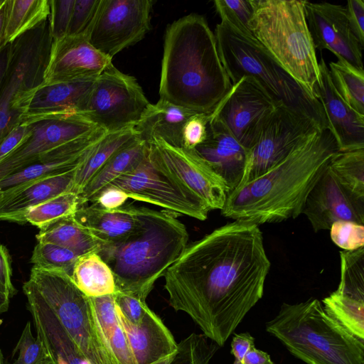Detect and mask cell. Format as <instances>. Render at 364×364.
I'll return each instance as SVG.
<instances>
[{"label":"cell","mask_w":364,"mask_h":364,"mask_svg":"<svg viewBox=\"0 0 364 364\" xmlns=\"http://www.w3.org/2000/svg\"><path fill=\"white\" fill-rule=\"evenodd\" d=\"M32 124L16 125L0 144V162L18 147L31 134Z\"/></svg>","instance_id":"f907efd6"},{"label":"cell","mask_w":364,"mask_h":364,"mask_svg":"<svg viewBox=\"0 0 364 364\" xmlns=\"http://www.w3.org/2000/svg\"><path fill=\"white\" fill-rule=\"evenodd\" d=\"M85 36L51 39L40 86L95 80L112 65Z\"/></svg>","instance_id":"e0dca14e"},{"label":"cell","mask_w":364,"mask_h":364,"mask_svg":"<svg viewBox=\"0 0 364 364\" xmlns=\"http://www.w3.org/2000/svg\"><path fill=\"white\" fill-rule=\"evenodd\" d=\"M128 195L122 189L108 186L102 189L90 202L98 207L107 210H112L123 206Z\"/></svg>","instance_id":"7dc6e473"},{"label":"cell","mask_w":364,"mask_h":364,"mask_svg":"<svg viewBox=\"0 0 364 364\" xmlns=\"http://www.w3.org/2000/svg\"><path fill=\"white\" fill-rule=\"evenodd\" d=\"M13 44L0 48V90L9 70L13 58Z\"/></svg>","instance_id":"11a10c76"},{"label":"cell","mask_w":364,"mask_h":364,"mask_svg":"<svg viewBox=\"0 0 364 364\" xmlns=\"http://www.w3.org/2000/svg\"><path fill=\"white\" fill-rule=\"evenodd\" d=\"M231 87L215 34L203 16L191 14L167 27L160 99L196 113L210 114Z\"/></svg>","instance_id":"3957f363"},{"label":"cell","mask_w":364,"mask_h":364,"mask_svg":"<svg viewBox=\"0 0 364 364\" xmlns=\"http://www.w3.org/2000/svg\"><path fill=\"white\" fill-rule=\"evenodd\" d=\"M302 213L314 232L329 230L337 220L364 225V200L347 191L328 164L308 194Z\"/></svg>","instance_id":"d6986e66"},{"label":"cell","mask_w":364,"mask_h":364,"mask_svg":"<svg viewBox=\"0 0 364 364\" xmlns=\"http://www.w3.org/2000/svg\"><path fill=\"white\" fill-rule=\"evenodd\" d=\"M194 151L225 180L230 191L238 186L249 150L220 123L209 120L207 137Z\"/></svg>","instance_id":"603a6c76"},{"label":"cell","mask_w":364,"mask_h":364,"mask_svg":"<svg viewBox=\"0 0 364 364\" xmlns=\"http://www.w3.org/2000/svg\"><path fill=\"white\" fill-rule=\"evenodd\" d=\"M223 2L239 21L249 29V23L252 16L250 0H223Z\"/></svg>","instance_id":"f5cc1de1"},{"label":"cell","mask_w":364,"mask_h":364,"mask_svg":"<svg viewBox=\"0 0 364 364\" xmlns=\"http://www.w3.org/2000/svg\"><path fill=\"white\" fill-rule=\"evenodd\" d=\"M230 346V353L234 357L232 364H242L245 354L255 346V338L248 332L234 333Z\"/></svg>","instance_id":"816d5d0a"},{"label":"cell","mask_w":364,"mask_h":364,"mask_svg":"<svg viewBox=\"0 0 364 364\" xmlns=\"http://www.w3.org/2000/svg\"><path fill=\"white\" fill-rule=\"evenodd\" d=\"M50 41L47 21L12 43L11 64L0 90V144L20 124L22 94L41 82Z\"/></svg>","instance_id":"8fae6325"},{"label":"cell","mask_w":364,"mask_h":364,"mask_svg":"<svg viewBox=\"0 0 364 364\" xmlns=\"http://www.w3.org/2000/svg\"><path fill=\"white\" fill-rule=\"evenodd\" d=\"M328 70L332 83L343 100L364 116V70L338 59L329 63Z\"/></svg>","instance_id":"e575fe53"},{"label":"cell","mask_w":364,"mask_h":364,"mask_svg":"<svg viewBox=\"0 0 364 364\" xmlns=\"http://www.w3.org/2000/svg\"><path fill=\"white\" fill-rule=\"evenodd\" d=\"M90 299L101 338L117 364H136L117 316L114 294Z\"/></svg>","instance_id":"f1b7e54d"},{"label":"cell","mask_w":364,"mask_h":364,"mask_svg":"<svg viewBox=\"0 0 364 364\" xmlns=\"http://www.w3.org/2000/svg\"><path fill=\"white\" fill-rule=\"evenodd\" d=\"M265 327L306 364H364V341L326 313L317 299L283 303Z\"/></svg>","instance_id":"8992f818"},{"label":"cell","mask_w":364,"mask_h":364,"mask_svg":"<svg viewBox=\"0 0 364 364\" xmlns=\"http://www.w3.org/2000/svg\"><path fill=\"white\" fill-rule=\"evenodd\" d=\"M116 310L136 364H151L177 351L173 336L151 309L138 325L129 323L117 306Z\"/></svg>","instance_id":"484cf974"},{"label":"cell","mask_w":364,"mask_h":364,"mask_svg":"<svg viewBox=\"0 0 364 364\" xmlns=\"http://www.w3.org/2000/svg\"><path fill=\"white\" fill-rule=\"evenodd\" d=\"M75 171L0 191V220L26 224L25 215L29 209L56 196L72 191Z\"/></svg>","instance_id":"d4e9b609"},{"label":"cell","mask_w":364,"mask_h":364,"mask_svg":"<svg viewBox=\"0 0 364 364\" xmlns=\"http://www.w3.org/2000/svg\"><path fill=\"white\" fill-rule=\"evenodd\" d=\"M151 0H102L86 38L112 59L141 41L151 29Z\"/></svg>","instance_id":"4fadbf2b"},{"label":"cell","mask_w":364,"mask_h":364,"mask_svg":"<svg viewBox=\"0 0 364 364\" xmlns=\"http://www.w3.org/2000/svg\"><path fill=\"white\" fill-rule=\"evenodd\" d=\"M79 207L78 194L65 192L29 209L25 215V221L42 230L73 215Z\"/></svg>","instance_id":"74e56055"},{"label":"cell","mask_w":364,"mask_h":364,"mask_svg":"<svg viewBox=\"0 0 364 364\" xmlns=\"http://www.w3.org/2000/svg\"><path fill=\"white\" fill-rule=\"evenodd\" d=\"M318 66L320 80L315 94L323 109L327 128L335 137L339 151L364 147V116L352 109L338 95L323 58Z\"/></svg>","instance_id":"7402d4cb"},{"label":"cell","mask_w":364,"mask_h":364,"mask_svg":"<svg viewBox=\"0 0 364 364\" xmlns=\"http://www.w3.org/2000/svg\"><path fill=\"white\" fill-rule=\"evenodd\" d=\"M196 112L159 99L149 105L134 129L139 137L147 143L162 139L182 147V129L187 119Z\"/></svg>","instance_id":"4316f807"},{"label":"cell","mask_w":364,"mask_h":364,"mask_svg":"<svg viewBox=\"0 0 364 364\" xmlns=\"http://www.w3.org/2000/svg\"><path fill=\"white\" fill-rule=\"evenodd\" d=\"M114 296L116 306L122 315L132 324L140 323L149 309L146 300L121 291H116Z\"/></svg>","instance_id":"bcb514c9"},{"label":"cell","mask_w":364,"mask_h":364,"mask_svg":"<svg viewBox=\"0 0 364 364\" xmlns=\"http://www.w3.org/2000/svg\"><path fill=\"white\" fill-rule=\"evenodd\" d=\"M149 154V144L139 136L115 153L78 195L80 206L90 203L105 188L135 169Z\"/></svg>","instance_id":"83f0119b"},{"label":"cell","mask_w":364,"mask_h":364,"mask_svg":"<svg viewBox=\"0 0 364 364\" xmlns=\"http://www.w3.org/2000/svg\"><path fill=\"white\" fill-rule=\"evenodd\" d=\"M9 298L0 292V314L7 311L9 306Z\"/></svg>","instance_id":"6f0895ef"},{"label":"cell","mask_w":364,"mask_h":364,"mask_svg":"<svg viewBox=\"0 0 364 364\" xmlns=\"http://www.w3.org/2000/svg\"><path fill=\"white\" fill-rule=\"evenodd\" d=\"M23 291L36 336L43 343L50 364H91L29 279L23 284Z\"/></svg>","instance_id":"44dd1931"},{"label":"cell","mask_w":364,"mask_h":364,"mask_svg":"<svg viewBox=\"0 0 364 364\" xmlns=\"http://www.w3.org/2000/svg\"><path fill=\"white\" fill-rule=\"evenodd\" d=\"M149 105L136 79L112 65L95 80L83 115L109 133L135 127Z\"/></svg>","instance_id":"9c48e42d"},{"label":"cell","mask_w":364,"mask_h":364,"mask_svg":"<svg viewBox=\"0 0 364 364\" xmlns=\"http://www.w3.org/2000/svg\"><path fill=\"white\" fill-rule=\"evenodd\" d=\"M38 242H50L70 249L80 255L100 251L102 247L74 220L73 215L60 219L36 235Z\"/></svg>","instance_id":"d6a6232c"},{"label":"cell","mask_w":364,"mask_h":364,"mask_svg":"<svg viewBox=\"0 0 364 364\" xmlns=\"http://www.w3.org/2000/svg\"><path fill=\"white\" fill-rule=\"evenodd\" d=\"M87 154L82 156L50 159L30 165L1 180L0 191L35 180L75 170Z\"/></svg>","instance_id":"8d00e7d4"},{"label":"cell","mask_w":364,"mask_h":364,"mask_svg":"<svg viewBox=\"0 0 364 364\" xmlns=\"http://www.w3.org/2000/svg\"><path fill=\"white\" fill-rule=\"evenodd\" d=\"M0 364H4V362H3V355H2V353H1V350H0Z\"/></svg>","instance_id":"91938a15"},{"label":"cell","mask_w":364,"mask_h":364,"mask_svg":"<svg viewBox=\"0 0 364 364\" xmlns=\"http://www.w3.org/2000/svg\"><path fill=\"white\" fill-rule=\"evenodd\" d=\"M41 364H50V360H48V357L46 359V360L43 363H42Z\"/></svg>","instance_id":"94428289"},{"label":"cell","mask_w":364,"mask_h":364,"mask_svg":"<svg viewBox=\"0 0 364 364\" xmlns=\"http://www.w3.org/2000/svg\"><path fill=\"white\" fill-rule=\"evenodd\" d=\"M324 310L341 326L364 341V298L336 290L322 300Z\"/></svg>","instance_id":"836d02e7"},{"label":"cell","mask_w":364,"mask_h":364,"mask_svg":"<svg viewBox=\"0 0 364 364\" xmlns=\"http://www.w3.org/2000/svg\"><path fill=\"white\" fill-rule=\"evenodd\" d=\"M328 166L347 191L364 200V147L338 150Z\"/></svg>","instance_id":"d590c367"},{"label":"cell","mask_w":364,"mask_h":364,"mask_svg":"<svg viewBox=\"0 0 364 364\" xmlns=\"http://www.w3.org/2000/svg\"><path fill=\"white\" fill-rule=\"evenodd\" d=\"M109 186L122 189L129 198L159 206L178 215L205 220L210 211L203 201L187 194L156 171L148 156L135 169Z\"/></svg>","instance_id":"2e32d148"},{"label":"cell","mask_w":364,"mask_h":364,"mask_svg":"<svg viewBox=\"0 0 364 364\" xmlns=\"http://www.w3.org/2000/svg\"><path fill=\"white\" fill-rule=\"evenodd\" d=\"M11 277L12 267L9 252L4 245L0 244V292L9 299L17 293Z\"/></svg>","instance_id":"681fc988"},{"label":"cell","mask_w":364,"mask_h":364,"mask_svg":"<svg viewBox=\"0 0 364 364\" xmlns=\"http://www.w3.org/2000/svg\"><path fill=\"white\" fill-rule=\"evenodd\" d=\"M102 0H75L68 35L86 36Z\"/></svg>","instance_id":"7bdbcfd3"},{"label":"cell","mask_w":364,"mask_h":364,"mask_svg":"<svg viewBox=\"0 0 364 364\" xmlns=\"http://www.w3.org/2000/svg\"><path fill=\"white\" fill-rule=\"evenodd\" d=\"M304 9L315 49L328 50L338 60L363 70V47L350 28L346 6L305 1Z\"/></svg>","instance_id":"ac0fdd59"},{"label":"cell","mask_w":364,"mask_h":364,"mask_svg":"<svg viewBox=\"0 0 364 364\" xmlns=\"http://www.w3.org/2000/svg\"><path fill=\"white\" fill-rule=\"evenodd\" d=\"M338 150L330 129H319L267 171L230 191L221 214L257 225L297 218Z\"/></svg>","instance_id":"7a4b0ae2"},{"label":"cell","mask_w":364,"mask_h":364,"mask_svg":"<svg viewBox=\"0 0 364 364\" xmlns=\"http://www.w3.org/2000/svg\"><path fill=\"white\" fill-rule=\"evenodd\" d=\"M50 14V0H6L4 43L12 44L47 21Z\"/></svg>","instance_id":"4dcf8cb0"},{"label":"cell","mask_w":364,"mask_h":364,"mask_svg":"<svg viewBox=\"0 0 364 364\" xmlns=\"http://www.w3.org/2000/svg\"><path fill=\"white\" fill-rule=\"evenodd\" d=\"M329 230L333 243L343 250L353 251L364 247V225L350 220H337Z\"/></svg>","instance_id":"60d3db41"},{"label":"cell","mask_w":364,"mask_h":364,"mask_svg":"<svg viewBox=\"0 0 364 364\" xmlns=\"http://www.w3.org/2000/svg\"><path fill=\"white\" fill-rule=\"evenodd\" d=\"M95 80L60 83L49 86L38 84L26 90L21 96L19 122L32 124L55 119L68 114L83 115Z\"/></svg>","instance_id":"ffe728a7"},{"label":"cell","mask_w":364,"mask_h":364,"mask_svg":"<svg viewBox=\"0 0 364 364\" xmlns=\"http://www.w3.org/2000/svg\"><path fill=\"white\" fill-rule=\"evenodd\" d=\"M346 9L350 28L361 46L364 47V1L350 0Z\"/></svg>","instance_id":"c3c4849f"},{"label":"cell","mask_w":364,"mask_h":364,"mask_svg":"<svg viewBox=\"0 0 364 364\" xmlns=\"http://www.w3.org/2000/svg\"><path fill=\"white\" fill-rule=\"evenodd\" d=\"M80 254L53 243L38 242L34 247L30 262L44 269L63 270L71 276L73 267Z\"/></svg>","instance_id":"f35d334b"},{"label":"cell","mask_w":364,"mask_h":364,"mask_svg":"<svg viewBox=\"0 0 364 364\" xmlns=\"http://www.w3.org/2000/svg\"><path fill=\"white\" fill-rule=\"evenodd\" d=\"M71 277L77 287L90 298L114 294L116 291L114 274L96 252L78 257L73 267Z\"/></svg>","instance_id":"1f68e13d"},{"label":"cell","mask_w":364,"mask_h":364,"mask_svg":"<svg viewBox=\"0 0 364 364\" xmlns=\"http://www.w3.org/2000/svg\"><path fill=\"white\" fill-rule=\"evenodd\" d=\"M28 279L91 364H117L101 338L90 298L68 273L33 266Z\"/></svg>","instance_id":"ba28073f"},{"label":"cell","mask_w":364,"mask_h":364,"mask_svg":"<svg viewBox=\"0 0 364 364\" xmlns=\"http://www.w3.org/2000/svg\"><path fill=\"white\" fill-rule=\"evenodd\" d=\"M139 215L134 233L97 253L114 274L116 291L146 300L188 245V233L176 213L139 207Z\"/></svg>","instance_id":"277c9868"},{"label":"cell","mask_w":364,"mask_h":364,"mask_svg":"<svg viewBox=\"0 0 364 364\" xmlns=\"http://www.w3.org/2000/svg\"><path fill=\"white\" fill-rule=\"evenodd\" d=\"M321 129L309 117L284 105H278L249 150L237 186L267 171Z\"/></svg>","instance_id":"7c38bea8"},{"label":"cell","mask_w":364,"mask_h":364,"mask_svg":"<svg viewBox=\"0 0 364 364\" xmlns=\"http://www.w3.org/2000/svg\"><path fill=\"white\" fill-rule=\"evenodd\" d=\"M278 105L253 77L244 76L232 87L210 114L247 150Z\"/></svg>","instance_id":"5bb4252c"},{"label":"cell","mask_w":364,"mask_h":364,"mask_svg":"<svg viewBox=\"0 0 364 364\" xmlns=\"http://www.w3.org/2000/svg\"><path fill=\"white\" fill-rule=\"evenodd\" d=\"M18 350V356L12 364H41L47 355L41 341L33 336L29 321L26 324L13 353Z\"/></svg>","instance_id":"b9f144b4"},{"label":"cell","mask_w":364,"mask_h":364,"mask_svg":"<svg viewBox=\"0 0 364 364\" xmlns=\"http://www.w3.org/2000/svg\"><path fill=\"white\" fill-rule=\"evenodd\" d=\"M242 364H274L270 355L253 346L245 354Z\"/></svg>","instance_id":"db71d44e"},{"label":"cell","mask_w":364,"mask_h":364,"mask_svg":"<svg viewBox=\"0 0 364 364\" xmlns=\"http://www.w3.org/2000/svg\"><path fill=\"white\" fill-rule=\"evenodd\" d=\"M214 6L220 18L214 33L217 48L231 83L252 77L278 105L309 117L321 129L327 128L319 101L280 66L223 0L215 1Z\"/></svg>","instance_id":"5b68a950"},{"label":"cell","mask_w":364,"mask_h":364,"mask_svg":"<svg viewBox=\"0 0 364 364\" xmlns=\"http://www.w3.org/2000/svg\"><path fill=\"white\" fill-rule=\"evenodd\" d=\"M138 136L134 127L107 132L75 169L72 191L79 195L91 178L115 153Z\"/></svg>","instance_id":"f546056e"},{"label":"cell","mask_w":364,"mask_h":364,"mask_svg":"<svg viewBox=\"0 0 364 364\" xmlns=\"http://www.w3.org/2000/svg\"><path fill=\"white\" fill-rule=\"evenodd\" d=\"M73 218L100 244L101 250L127 239L136 230L140 223L139 207L132 203L112 210L93 203L85 204L77 208Z\"/></svg>","instance_id":"cb8c5ba5"},{"label":"cell","mask_w":364,"mask_h":364,"mask_svg":"<svg viewBox=\"0 0 364 364\" xmlns=\"http://www.w3.org/2000/svg\"><path fill=\"white\" fill-rule=\"evenodd\" d=\"M75 0H50L48 18L51 39L68 35Z\"/></svg>","instance_id":"ee69618b"},{"label":"cell","mask_w":364,"mask_h":364,"mask_svg":"<svg viewBox=\"0 0 364 364\" xmlns=\"http://www.w3.org/2000/svg\"><path fill=\"white\" fill-rule=\"evenodd\" d=\"M149 144V160L162 176L211 210H221L230 189L194 150L172 146L162 139Z\"/></svg>","instance_id":"30bf717a"},{"label":"cell","mask_w":364,"mask_h":364,"mask_svg":"<svg viewBox=\"0 0 364 364\" xmlns=\"http://www.w3.org/2000/svg\"><path fill=\"white\" fill-rule=\"evenodd\" d=\"M176 353L151 364H170L172 360L173 359Z\"/></svg>","instance_id":"680465c9"},{"label":"cell","mask_w":364,"mask_h":364,"mask_svg":"<svg viewBox=\"0 0 364 364\" xmlns=\"http://www.w3.org/2000/svg\"><path fill=\"white\" fill-rule=\"evenodd\" d=\"M4 2V0H0V6L1 5V4Z\"/></svg>","instance_id":"6125c7cd"},{"label":"cell","mask_w":364,"mask_h":364,"mask_svg":"<svg viewBox=\"0 0 364 364\" xmlns=\"http://www.w3.org/2000/svg\"><path fill=\"white\" fill-rule=\"evenodd\" d=\"M270 267L259 225L234 220L188 244L164 289L169 305L222 347L262 299Z\"/></svg>","instance_id":"6da1fadb"},{"label":"cell","mask_w":364,"mask_h":364,"mask_svg":"<svg viewBox=\"0 0 364 364\" xmlns=\"http://www.w3.org/2000/svg\"><path fill=\"white\" fill-rule=\"evenodd\" d=\"M6 4V0H4V2L0 6V48L2 46H6L4 43V41H3Z\"/></svg>","instance_id":"9f6ffc18"},{"label":"cell","mask_w":364,"mask_h":364,"mask_svg":"<svg viewBox=\"0 0 364 364\" xmlns=\"http://www.w3.org/2000/svg\"><path fill=\"white\" fill-rule=\"evenodd\" d=\"M210 114L195 113L185 122L182 129V147L194 150L206 139Z\"/></svg>","instance_id":"f6af8a7d"},{"label":"cell","mask_w":364,"mask_h":364,"mask_svg":"<svg viewBox=\"0 0 364 364\" xmlns=\"http://www.w3.org/2000/svg\"><path fill=\"white\" fill-rule=\"evenodd\" d=\"M219 348L204 334L193 333L178 343L170 364H210Z\"/></svg>","instance_id":"ab89813d"},{"label":"cell","mask_w":364,"mask_h":364,"mask_svg":"<svg viewBox=\"0 0 364 364\" xmlns=\"http://www.w3.org/2000/svg\"><path fill=\"white\" fill-rule=\"evenodd\" d=\"M249 30L307 93L317 99L318 61L306 19L305 1L250 0Z\"/></svg>","instance_id":"52a82bcc"},{"label":"cell","mask_w":364,"mask_h":364,"mask_svg":"<svg viewBox=\"0 0 364 364\" xmlns=\"http://www.w3.org/2000/svg\"><path fill=\"white\" fill-rule=\"evenodd\" d=\"M32 125L29 136L0 162V181L44 160L55 149L99 128L84 115L77 113Z\"/></svg>","instance_id":"9a60e30c"}]
</instances>
